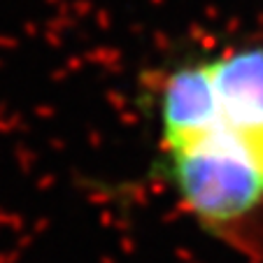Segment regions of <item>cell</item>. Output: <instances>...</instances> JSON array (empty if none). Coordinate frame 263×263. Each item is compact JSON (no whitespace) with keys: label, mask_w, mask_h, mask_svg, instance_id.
Instances as JSON below:
<instances>
[{"label":"cell","mask_w":263,"mask_h":263,"mask_svg":"<svg viewBox=\"0 0 263 263\" xmlns=\"http://www.w3.org/2000/svg\"><path fill=\"white\" fill-rule=\"evenodd\" d=\"M165 173L179 200L208 226H226L263 200V173L210 140L165 144Z\"/></svg>","instance_id":"1"},{"label":"cell","mask_w":263,"mask_h":263,"mask_svg":"<svg viewBox=\"0 0 263 263\" xmlns=\"http://www.w3.org/2000/svg\"><path fill=\"white\" fill-rule=\"evenodd\" d=\"M214 93V117L208 128L184 140H210L231 149L263 173V47L229 51L203 61Z\"/></svg>","instance_id":"2"}]
</instances>
